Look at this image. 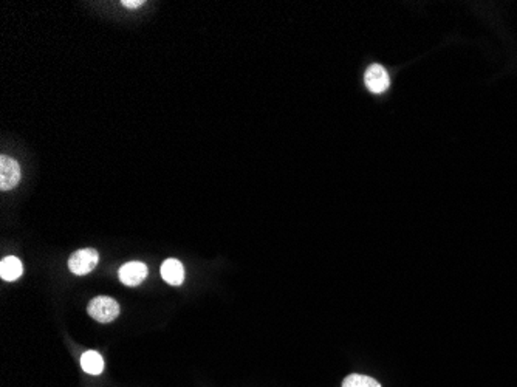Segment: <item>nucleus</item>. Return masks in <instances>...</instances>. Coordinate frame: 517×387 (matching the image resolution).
Segmentation results:
<instances>
[{
  "instance_id": "1a4fd4ad",
  "label": "nucleus",
  "mask_w": 517,
  "mask_h": 387,
  "mask_svg": "<svg viewBox=\"0 0 517 387\" xmlns=\"http://www.w3.org/2000/svg\"><path fill=\"white\" fill-rule=\"evenodd\" d=\"M343 387H381V384L372 376L352 374L344 379Z\"/></svg>"
},
{
  "instance_id": "f03ea898",
  "label": "nucleus",
  "mask_w": 517,
  "mask_h": 387,
  "mask_svg": "<svg viewBox=\"0 0 517 387\" xmlns=\"http://www.w3.org/2000/svg\"><path fill=\"white\" fill-rule=\"evenodd\" d=\"M99 262L98 251L93 248H84L73 252L69 259V270L76 276H85L93 271Z\"/></svg>"
},
{
  "instance_id": "6e6552de",
  "label": "nucleus",
  "mask_w": 517,
  "mask_h": 387,
  "mask_svg": "<svg viewBox=\"0 0 517 387\" xmlns=\"http://www.w3.org/2000/svg\"><path fill=\"white\" fill-rule=\"evenodd\" d=\"M81 367L88 375H101L104 370V360L98 352L88 351L81 356Z\"/></svg>"
},
{
  "instance_id": "39448f33",
  "label": "nucleus",
  "mask_w": 517,
  "mask_h": 387,
  "mask_svg": "<svg viewBox=\"0 0 517 387\" xmlns=\"http://www.w3.org/2000/svg\"><path fill=\"white\" fill-rule=\"evenodd\" d=\"M149 270L143 262H127L120 268V280L127 287H137L147 278Z\"/></svg>"
},
{
  "instance_id": "20e7f679",
  "label": "nucleus",
  "mask_w": 517,
  "mask_h": 387,
  "mask_svg": "<svg viewBox=\"0 0 517 387\" xmlns=\"http://www.w3.org/2000/svg\"><path fill=\"white\" fill-rule=\"evenodd\" d=\"M364 84H366L368 92H372L375 95L384 93L390 86L389 73L386 72L384 67H381L378 64L371 65L364 73Z\"/></svg>"
},
{
  "instance_id": "f257e3e1",
  "label": "nucleus",
  "mask_w": 517,
  "mask_h": 387,
  "mask_svg": "<svg viewBox=\"0 0 517 387\" xmlns=\"http://www.w3.org/2000/svg\"><path fill=\"white\" fill-rule=\"evenodd\" d=\"M87 311H88V315L95 319V321L107 324V322H112L113 319H116L118 315H120V305H118V302L112 299V297L98 296V297H95V299H92L90 304H88Z\"/></svg>"
},
{
  "instance_id": "423d86ee",
  "label": "nucleus",
  "mask_w": 517,
  "mask_h": 387,
  "mask_svg": "<svg viewBox=\"0 0 517 387\" xmlns=\"http://www.w3.org/2000/svg\"><path fill=\"white\" fill-rule=\"evenodd\" d=\"M161 278H163L169 285H181L184 280V266L177 259H167L161 265Z\"/></svg>"
},
{
  "instance_id": "7ed1b4c3",
  "label": "nucleus",
  "mask_w": 517,
  "mask_h": 387,
  "mask_svg": "<svg viewBox=\"0 0 517 387\" xmlns=\"http://www.w3.org/2000/svg\"><path fill=\"white\" fill-rule=\"evenodd\" d=\"M20 182V166L19 163L8 157V155H2L0 157V189L11 191L16 188Z\"/></svg>"
},
{
  "instance_id": "9d476101",
  "label": "nucleus",
  "mask_w": 517,
  "mask_h": 387,
  "mask_svg": "<svg viewBox=\"0 0 517 387\" xmlns=\"http://www.w3.org/2000/svg\"><path fill=\"white\" fill-rule=\"evenodd\" d=\"M144 2H143V0H135V2H134V0H124V2H123V5L125 6V8H138V6H142Z\"/></svg>"
},
{
  "instance_id": "0eeeda50",
  "label": "nucleus",
  "mask_w": 517,
  "mask_h": 387,
  "mask_svg": "<svg viewBox=\"0 0 517 387\" xmlns=\"http://www.w3.org/2000/svg\"><path fill=\"white\" fill-rule=\"evenodd\" d=\"M24 273V265L16 256H8L2 259L0 262V278L6 282H13L22 276Z\"/></svg>"
}]
</instances>
